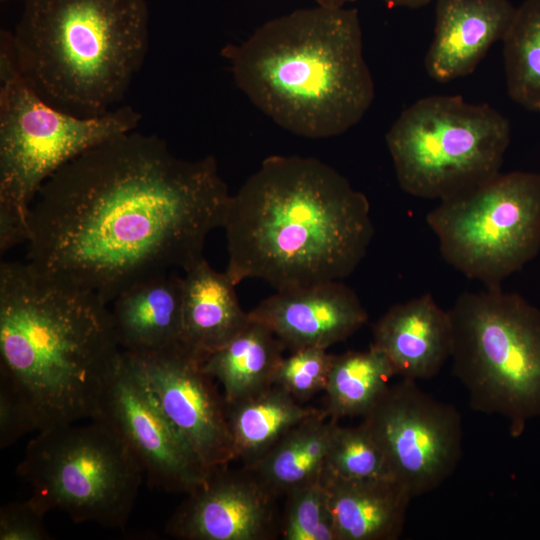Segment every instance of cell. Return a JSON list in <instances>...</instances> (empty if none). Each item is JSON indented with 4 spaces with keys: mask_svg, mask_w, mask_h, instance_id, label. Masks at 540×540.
<instances>
[{
    "mask_svg": "<svg viewBox=\"0 0 540 540\" xmlns=\"http://www.w3.org/2000/svg\"><path fill=\"white\" fill-rule=\"evenodd\" d=\"M510 136L508 120L491 106L435 95L404 109L386 143L400 188L442 201L498 175Z\"/></svg>",
    "mask_w": 540,
    "mask_h": 540,
    "instance_id": "ba28073f",
    "label": "cell"
},
{
    "mask_svg": "<svg viewBox=\"0 0 540 540\" xmlns=\"http://www.w3.org/2000/svg\"><path fill=\"white\" fill-rule=\"evenodd\" d=\"M321 410L303 405L276 384L226 404L235 460H241L243 467L251 466L287 432Z\"/></svg>",
    "mask_w": 540,
    "mask_h": 540,
    "instance_id": "603a6c76",
    "label": "cell"
},
{
    "mask_svg": "<svg viewBox=\"0 0 540 540\" xmlns=\"http://www.w3.org/2000/svg\"><path fill=\"white\" fill-rule=\"evenodd\" d=\"M91 420L104 423L129 445L158 489L187 494L210 472L166 416L129 352L121 351Z\"/></svg>",
    "mask_w": 540,
    "mask_h": 540,
    "instance_id": "7c38bea8",
    "label": "cell"
},
{
    "mask_svg": "<svg viewBox=\"0 0 540 540\" xmlns=\"http://www.w3.org/2000/svg\"><path fill=\"white\" fill-rule=\"evenodd\" d=\"M231 194L216 160H184L135 130L75 157L40 187L29 211L27 262L110 304L144 279L203 256Z\"/></svg>",
    "mask_w": 540,
    "mask_h": 540,
    "instance_id": "6da1fadb",
    "label": "cell"
},
{
    "mask_svg": "<svg viewBox=\"0 0 540 540\" xmlns=\"http://www.w3.org/2000/svg\"><path fill=\"white\" fill-rule=\"evenodd\" d=\"M123 351L141 353L181 345L182 277L166 272L139 281L110 303Z\"/></svg>",
    "mask_w": 540,
    "mask_h": 540,
    "instance_id": "ac0fdd59",
    "label": "cell"
},
{
    "mask_svg": "<svg viewBox=\"0 0 540 540\" xmlns=\"http://www.w3.org/2000/svg\"><path fill=\"white\" fill-rule=\"evenodd\" d=\"M362 423L381 447L392 476L412 498L442 485L460 461V413L422 391L416 381L390 385Z\"/></svg>",
    "mask_w": 540,
    "mask_h": 540,
    "instance_id": "8fae6325",
    "label": "cell"
},
{
    "mask_svg": "<svg viewBox=\"0 0 540 540\" xmlns=\"http://www.w3.org/2000/svg\"><path fill=\"white\" fill-rule=\"evenodd\" d=\"M337 540H396L412 496L396 479L346 480L322 472Z\"/></svg>",
    "mask_w": 540,
    "mask_h": 540,
    "instance_id": "ffe728a7",
    "label": "cell"
},
{
    "mask_svg": "<svg viewBox=\"0 0 540 540\" xmlns=\"http://www.w3.org/2000/svg\"><path fill=\"white\" fill-rule=\"evenodd\" d=\"M338 422L322 409L292 428L258 461L244 468L276 498L320 481Z\"/></svg>",
    "mask_w": 540,
    "mask_h": 540,
    "instance_id": "44dd1931",
    "label": "cell"
},
{
    "mask_svg": "<svg viewBox=\"0 0 540 540\" xmlns=\"http://www.w3.org/2000/svg\"><path fill=\"white\" fill-rule=\"evenodd\" d=\"M426 221L449 265L486 287H501L540 250V173H499L440 201Z\"/></svg>",
    "mask_w": 540,
    "mask_h": 540,
    "instance_id": "30bf717a",
    "label": "cell"
},
{
    "mask_svg": "<svg viewBox=\"0 0 540 540\" xmlns=\"http://www.w3.org/2000/svg\"><path fill=\"white\" fill-rule=\"evenodd\" d=\"M396 376L386 355L371 344L364 351L333 355L326 393V412L336 420L364 417Z\"/></svg>",
    "mask_w": 540,
    "mask_h": 540,
    "instance_id": "cb8c5ba5",
    "label": "cell"
},
{
    "mask_svg": "<svg viewBox=\"0 0 540 540\" xmlns=\"http://www.w3.org/2000/svg\"><path fill=\"white\" fill-rule=\"evenodd\" d=\"M333 359L327 349L303 347L283 357L274 384L287 391L304 404L317 393L324 391Z\"/></svg>",
    "mask_w": 540,
    "mask_h": 540,
    "instance_id": "83f0119b",
    "label": "cell"
},
{
    "mask_svg": "<svg viewBox=\"0 0 540 540\" xmlns=\"http://www.w3.org/2000/svg\"><path fill=\"white\" fill-rule=\"evenodd\" d=\"M182 277L181 345L202 362L249 322L235 284L203 257Z\"/></svg>",
    "mask_w": 540,
    "mask_h": 540,
    "instance_id": "d6986e66",
    "label": "cell"
},
{
    "mask_svg": "<svg viewBox=\"0 0 540 540\" xmlns=\"http://www.w3.org/2000/svg\"><path fill=\"white\" fill-rule=\"evenodd\" d=\"M226 273L237 286L277 290L341 281L366 256L370 204L340 172L313 157L273 155L230 196Z\"/></svg>",
    "mask_w": 540,
    "mask_h": 540,
    "instance_id": "7a4b0ae2",
    "label": "cell"
},
{
    "mask_svg": "<svg viewBox=\"0 0 540 540\" xmlns=\"http://www.w3.org/2000/svg\"><path fill=\"white\" fill-rule=\"evenodd\" d=\"M373 344L396 376L412 381L436 376L452 352V322L431 294L390 307L373 325Z\"/></svg>",
    "mask_w": 540,
    "mask_h": 540,
    "instance_id": "e0dca14e",
    "label": "cell"
},
{
    "mask_svg": "<svg viewBox=\"0 0 540 540\" xmlns=\"http://www.w3.org/2000/svg\"><path fill=\"white\" fill-rule=\"evenodd\" d=\"M121 351L96 293L1 262L0 393L33 431L91 419Z\"/></svg>",
    "mask_w": 540,
    "mask_h": 540,
    "instance_id": "3957f363",
    "label": "cell"
},
{
    "mask_svg": "<svg viewBox=\"0 0 540 540\" xmlns=\"http://www.w3.org/2000/svg\"><path fill=\"white\" fill-rule=\"evenodd\" d=\"M317 5L331 8H341L345 4L355 2L356 0H314Z\"/></svg>",
    "mask_w": 540,
    "mask_h": 540,
    "instance_id": "4dcf8cb0",
    "label": "cell"
},
{
    "mask_svg": "<svg viewBox=\"0 0 540 540\" xmlns=\"http://www.w3.org/2000/svg\"><path fill=\"white\" fill-rule=\"evenodd\" d=\"M452 373L470 407L497 414L518 438L540 417V309L501 287L462 293L448 310Z\"/></svg>",
    "mask_w": 540,
    "mask_h": 540,
    "instance_id": "52a82bcc",
    "label": "cell"
},
{
    "mask_svg": "<svg viewBox=\"0 0 540 540\" xmlns=\"http://www.w3.org/2000/svg\"><path fill=\"white\" fill-rule=\"evenodd\" d=\"M285 497L280 527L284 540H337L328 494L321 479Z\"/></svg>",
    "mask_w": 540,
    "mask_h": 540,
    "instance_id": "4316f807",
    "label": "cell"
},
{
    "mask_svg": "<svg viewBox=\"0 0 540 540\" xmlns=\"http://www.w3.org/2000/svg\"><path fill=\"white\" fill-rule=\"evenodd\" d=\"M131 106L98 116L59 109L19 72L0 36V252L27 242L31 204L43 183L85 151L138 126Z\"/></svg>",
    "mask_w": 540,
    "mask_h": 540,
    "instance_id": "8992f818",
    "label": "cell"
},
{
    "mask_svg": "<svg viewBox=\"0 0 540 540\" xmlns=\"http://www.w3.org/2000/svg\"><path fill=\"white\" fill-rule=\"evenodd\" d=\"M169 518L165 530L182 540H272L281 527L276 497L242 467L210 470Z\"/></svg>",
    "mask_w": 540,
    "mask_h": 540,
    "instance_id": "5bb4252c",
    "label": "cell"
},
{
    "mask_svg": "<svg viewBox=\"0 0 540 540\" xmlns=\"http://www.w3.org/2000/svg\"><path fill=\"white\" fill-rule=\"evenodd\" d=\"M503 46L510 97L540 112V0H525L516 8Z\"/></svg>",
    "mask_w": 540,
    "mask_h": 540,
    "instance_id": "d4e9b609",
    "label": "cell"
},
{
    "mask_svg": "<svg viewBox=\"0 0 540 540\" xmlns=\"http://www.w3.org/2000/svg\"><path fill=\"white\" fill-rule=\"evenodd\" d=\"M323 472L346 480L395 479L378 442L361 422L335 426Z\"/></svg>",
    "mask_w": 540,
    "mask_h": 540,
    "instance_id": "484cf974",
    "label": "cell"
},
{
    "mask_svg": "<svg viewBox=\"0 0 540 540\" xmlns=\"http://www.w3.org/2000/svg\"><path fill=\"white\" fill-rule=\"evenodd\" d=\"M284 349L266 326L250 319L241 331L202 362V368L222 386L225 402L231 404L274 384Z\"/></svg>",
    "mask_w": 540,
    "mask_h": 540,
    "instance_id": "7402d4cb",
    "label": "cell"
},
{
    "mask_svg": "<svg viewBox=\"0 0 540 540\" xmlns=\"http://www.w3.org/2000/svg\"><path fill=\"white\" fill-rule=\"evenodd\" d=\"M290 351L346 340L368 320L353 289L341 281L277 290L248 312Z\"/></svg>",
    "mask_w": 540,
    "mask_h": 540,
    "instance_id": "9a60e30c",
    "label": "cell"
},
{
    "mask_svg": "<svg viewBox=\"0 0 540 540\" xmlns=\"http://www.w3.org/2000/svg\"><path fill=\"white\" fill-rule=\"evenodd\" d=\"M222 56L236 86L277 125L300 137L343 134L370 108L374 82L355 8L317 5L271 19Z\"/></svg>",
    "mask_w": 540,
    "mask_h": 540,
    "instance_id": "277c9868",
    "label": "cell"
},
{
    "mask_svg": "<svg viewBox=\"0 0 540 540\" xmlns=\"http://www.w3.org/2000/svg\"><path fill=\"white\" fill-rule=\"evenodd\" d=\"M128 352V351H126ZM162 410L209 470L235 460L226 402L202 361L182 345L134 353Z\"/></svg>",
    "mask_w": 540,
    "mask_h": 540,
    "instance_id": "4fadbf2b",
    "label": "cell"
},
{
    "mask_svg": "<svg viewBox=\"0 0 540 540\" xmlns=\"http://www.w3.org/2000/svg\"><path fill=\"white\" fill-rule=\"evenodd\" d=\"M389 7L420 8L429 4L432 0H382Z\"/></svg>",
    "mask_w": 540,
    "mask_h": 540,
    "instance_id": "f546056e",
    "label": "cell"
},
{
    "mask_svg": "<svg viewBox=\"0 0 540 540\" xmlns=\"http://www.w3.org/2000/svg\"><path fill=\"white\" fill-rule=\"evenodd\" d=\"M515 11L509 0H437L424 60L428 75L447 83L471 74L490 47L503 41Z\"/></svg>",
    "mask_w": 540,
    "mask_h": 540,
    "instance_id": "2e32d148",
    "label": "cell"
},
{
    "mask_svg": "<svg viewBox=\"0 0 540 540\" xmlns=\"http://www.w3.org/2000/svg\"><path fill=\"white\" fill-rule=\"evenodd\" d=\"M23 78L78 116L114 109L148 49L146 0H24L15 31H2Z\"/></svg>",
    "mask_w": 540,
    "mask_h": 540,
    "instance_id": "5b68a950",
    "label": "cell"
},
{
    "mask_svg": "<svg viewBox=\"0 0 540 540\" xmlns=\"http://www.w3.org/2000/svg\"><path fill=\"white\" fill-rule=\"evenodd\" d=\"M47 511L31 496L0 509V540H48L44 525Z\"/></svg>",
    "mask_w": 540,
    "mask_h": 540,
    "instance_id": "f1b7e54d",
    "label": "cell"
},
{
    "mask_svg": "<svg viewBox=\"0 0 540 540\" xmlns=\"http://www.w3.org/2000/svg\"><path fill=\"white\" fill-rule=\"evenodd\" d=\"M17 473L47 512L59 509L74 522L109 528L125 526L145 476L129 445L97 420L38 431Z\"/></svg>",
    "mask_w": 540,
    "mask_h": 540,
    "instance_id": "9c48e42d",
    "label": "cell"
}]
</instances>
